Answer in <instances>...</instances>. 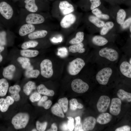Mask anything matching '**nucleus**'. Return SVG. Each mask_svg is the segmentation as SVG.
I'll return each mask as SVG.
<instances>
[{
    "label": "nucleus",
    "instance_id": "1",
    "mask_svg": "<svg viewBox=\"0 0 131 131\" xmlns=\"http://www.w3.org/2000/svg\"><path fill=\"white\" fill-rule=\"evenodd\" d=\"M120 56L118 50L112 47H105L93 51L92 57L93 63L102 66L116 64Z\"/></svg>",
    "mask_w": 131,
    "mask_h": 131
},
{
    "label": "nucleus",
    "instance_id": "2",
    "mask_svg": "<svg viewBox=\"0 0 131 131\" xmlns=\"http://www.w3.org/2000/svg\"><path fill=\"white\" fill-rule=\"evenodd\" d=\"M99 66V68L96 72L95 78L100 84L106 85L112 77L118 75L116 64Z\"/></svg>",
    "mask_w": 131,
    "mask_h": 131
},
{
    "label": "nucleus",
    "instance_id": "3",
    "mask_svg": "<svg viewBox=\"0 0 131 131\" xmlns=\"http://www.w3.org/2000/svg\"><path fill=\"white\" fill-rule=\"evenodd\" d=\"M29 119V115L26 113H20L12 118L11 123L15 129L24 128L27 124Z\"/></svg>",
    "mask_w": 131,
    "mask_h": 131
},
{
    "label": "nucleus",
    "instance_id": "4",
    "mask_svg": "<svg viewBox=\"0 0 131 131\" xmlns=\"http://www.w3.org/2000/svg\"><path fill=\"white\" fill-rule=\"evenodd\" d=\"M85 64L83 59L77 57L69 63L67 67L68 72L71 75H76L80 72Z\"/></svg>",
    "mask_w": 131,
    "mask_h": 131
},
{
    "label": "nucleus",
    "instance_id": "5",
    "mask_svg": "<svg viewBox=\"0 0 131 131\" xmlns=\"http://www.w3.org/2000/svg\"><path fill=\"white\" fill-rule=\"evenodd\" d=\"M126 56H123L120 59L117 67L119 74L127 78H131V64Z\"/></svg>",
    "mask_w": 131,
    "mask_h": 131
},
{
    "label": "nucleus",
    "instance_id": "6",
    "mask_svg": "<svg viewBox=\"0 0 131 131\" xmlns=\"http://www.w3.org/2000/svg\"><path fill=\"white\" fill-rule=\"evenodd\" d=\"M41 74L43 77L49 78L53 75V73L51 61L49 59H45L40 65Z\"/></svg>",
    "mask_w": 131,
    "mask_h": 131
},
{
    "label": "nucleus",
    "instance_id": "7",
    "mask_svg": "<svg viewBox=\"0 0 131 131\" xmlns=\"http://www.w3.org/2000/svg\"><path fill=\"white\" fill-rule=\"evenodd\" d=\"M72 90L75 92L79 93L85 92L89 89V86L86 82L80 79L74 80L71 83Z\"/></svg>",
    "mask_w": 131,
    "mask_h": 131
},
{
    "label": "nucleus",
    "instance_id": "8",
    "mask_svg": "<svg viewBox=\"0 0 131 131\" xmlns=\"http://www.w3.org/2000/svg\"><path fill=\"white\" fill-rule=\"evenodd\" d=\"M0 13L4 18L8 20L12 17L13 11L9 4L5 1H2L0 2Z\"/></svg>",
    "mask_w": 131,
    "mask_h": 131
},
{
    "label": "nucleus",
    "instance_id": "9",
    "mask_svg": "<svg viewBox=\"0 0 131 131\" xmlns=\"http://www.w3.org/2000/svg\"><path fill=\"white\" fill-rule=\"evenodd\" d=\"M110 102V99L108 96L102 95L99 98L97 104L99 112L104 113L107 110Z\"/></svg>",
    "mask_w": 131,
    "mask_h": 131
},
{
    "label": "nucleus",
    "instance_id": "10",
    "mask_svg": "<svg viewBox=\"0 0 131 131\" xmlns=\"http://www.w3.org/2000/svg\"><path fill=\"white\" fill-rule=\"evenodd\" d=\"M25 20L27 24H36L42 23L44 22L45 19L44 17L40 14L31 13L27 16Z\"/></svg>",
    "mask_w": 131,
    "mask_h": 131
},
{
    "label": "nucleus",
    "instance_id": "11",
    "mask_svg": "<svg viewBox=\"0 0 131 131\" xmlns=\"http://www.w3.org/2000/svg\"><path fill=\"white\" fill-rule=\"evenodd\" d=\"M121 100L119 98H112L110 107V113L114 115H118L121 111Z\"/></svg>",
    "mask_w": 131,
    "mask_h": 131
},
{
    "label": "nucleus",
    "instance_id": "12",
    "mask_svg": "<svg viewBox=\"0 0 131 131\" xmlns=\"http://www.w3.org/2000/svg\"><path fill=\"white\" fill-rule=\"evenodd\" d=\"M76 17L73 14L66 15L62 19L60 25L62 28H67L70 27L75 22Z\"/></svg>",
    "mask_w": 131,
    "mask_h": 131
},
{
    "label": "nucleus",
    "instance_id": "13",
    "mask_svg": "<svg viewBox=\"0 0 131 131\" xmlns=\"http://www.w3.org/2000/svg\"><path fill=\"white\" fill-rule=\"evenodd\" d=\"M59 7L61 12L64 15L70 14L74 10L73 5L66 1H60Z\"/></svg>",
    "mask_w": 131,
    "mask_h": 131
},
{
    "label": "nucleus",
    "instance_id": "14",
    "mask_svg": "<svg viewBox=\"0 0 131 131\" xmlns=\"http://www.w3.org/2000/svg\"><path fill=\"white\" fill-rule=\"evenodd\" d=\"M14 100L11 96H8L5 98L0 99V110L2 112H6L9 106L12 104Z\"/></svg>",
    "mask_w": 131,
    "mask_h": 131
},
{
    "label": "nucleus",
    "instance_id": "15",
    "mask_svg": "<svg viewBox=\"0 0 131 131\" xmlns=\"http://www.w3.org/2000/svg\"><path fill=\"white\" fill-rule=\"evenodd\" d=\"M96 122L95 118L90 116L85 118L83 123V129L84 131H89L93 130Z\"/></svg>",
    "mask_w": 131,
    "mask_h": 131
},
{
    "label": "nucleus",
    "instance_id": "16",
    "mask_svg": "<svg viewBox=\"0 0 131 131\" xmlns=\"http://www.w3.org/2000/svg\"><path fill=\"white\" fill-rule=\"evenodd\" d=\"M35 28L34 26L32 24H24L20 28L19 31V34L21 36H25L33 32Z\"/></svg>",
    "mask_w": 131,
    "mask_h": 131
},
{
    "label": "nucleus",
    "instance_id": "17",
    "mask_svg": "<svg viewBox=\"0 0 131 131\" xmlns=\"http://www.w3.org/2000/svg\"><path fill=\"white\" fill-rule=\"evenodd\" d=\"M16 70L15 66L12 65H10L4 68L3 70V76L6 79L11 80L13 78Z\"/></svg>",
    "mask_w": 131,
    "mask_h": 131
},
{
    "label": "nucleus",
    "instance_id": "18",
    "mask_svg": "<svg viewBox=\"0 0 131 131\" xmlns=\"http://www.w3.org/2000/svg\"><path fill=\"white\" fill-rule=\"evenodd\" d=\"M21 89L20 87L18 85H14L9 88V90L11 94V96L14 101H17L20 99V96L19 92Z\"/></svg>",
    "mask_w": 131,
    "mask_h": 131
},
{
    "label": "nucleus",
    "instance_id": "19",
    "mask_svg": "<svg viewBox=\"0 0 131 131\" xmlns=\"http://www.w3.org/2000/svg\"><path fill=\"white\" fill-rule=\"evenodd\" d=\"M84 44L82 42L74 44L69 47V51L73 53H83L85 52L86 50L84 48Z\"/></svg>",
    "mask_w": 131,
    "mask_h": 131
},
{
    "label": "nucleus",
    "instance_id": "20",
    "mask_svg": "<svg viewBox=\"0 0 131 131\" xmlns=\"http://www.w3.org/2000/svg\"><path fill=\"white\" fill-rule=\"evenodd\" d=\"M112 116L108 113H103L97 119V121L99 123L104 124L107 123L111 120Z\"/></svg>",
    "mask_w": 131,
    "mask_h": 131
},
{
    "label": "nucleus",
    "instance_id": "21",
    "mask_svg": "<svg viewBox=\"0 0 131 131\" xmlns=\"http://www.w3.org/2000/svg\"><path fill=\"white\" fill-rule=\"evenodd\" d=\"M92 41L94 45L98 46H104L108 42V40L106 38L99 35L94 36L92 38Z\"/></svg>",
    "mask_w": 131,
    "mask_h": 131
},
{
    "label": "nucleus",
    "instance_id": "22",
    "mask_svg": "<svg viewBox=\"0 0 131 131\" xmlns=\"http://www.w3.org/2000/svg\"><path fill=\"white\" fill-rule=\"evenodd\" d=\"M117 95L118 98L121 100L128 102L131 101V93L125 91L123 89H119L117 92Z\"/></svg>",
    "mask_w": 131,
    "mask_h": 131
},
{
    "label": "nucleus",
    "instance_id": "23",
    "mask_svg": "<svg viewBox=\"0 0 131 131\" xmlns=\"http://www.w3.org/2000/svg\"><path fill=\"white\" fill-rule=\"evenodd\" d=\"M37 89L38 92L40 94L50 96H53L54 94L53 90L47 89L43 84H41L38 86Z\"/></svg>",
    "mask_w": 131,
    "mask_h": 131
},
{
    "label": "nucleus",
    "instance_id": "24",
    "mask_svg": "<svg viewBox=\"0 0 131 131\" xmlns=\"http://www.w3.org/2000/svg\"><path fill=\"white\" fill-rule=\"evenodd\" d=\"M8 87V83L5 79H0V96L3 97L6 94Z\"/></svg>",
    "mask_w": 131,
    "mask_h": 131
},
{
    "label": "nucleus",
    "instance_id": "25",
    "mask_svg": "<svg viewBox=\"0 0 131 131\" xmlns=\"http://www.w3.org/2000/svg\"><path fill=\"white\" fill-rule=\"evenodd\" d=\"M25 8L28 11L35 12L38 10V7L36 4L35 0H25Z\"/></svg>",
    "mask_w": 131,
    "mask_h": 131
},
{
    "label": "nucleus",
    "instance_id": "26",
    "mask_svg": "<svg viewBox=\"0 0 131 131\" xmlns=\"http://www.w3.org/2000/svg\"><path fill=\"white\" fill-rule=\"evenodd\" d=\"M47 31L44 30L38 31L29 34L28 38L31 39H34L45 37L47 34Z\"/></svg>",
    "mask_w": 131,
    "mask_h": 131
},
{
    "label": "nucleus",
    "instance_id": "27",
    "mask_svg": "<svg viewBox=\"0 0 131 131\" xmlns=\"http://www.w3.org/2000/svg\"><path fill=\"white\" fill-rule=\"evenodd\" d=\"M33 68L31 65L26 69L25 75L27 78H37L40 74V71L38 70H33Z\"/></svg>",
    "mask_w": 131,
    "mask_h": 131
},
{
    "label": "nucleus",
    "instance_id": "28",
    "mask_svg": "<svg viewBox=\"0 0 131 131\" xmlns=\"http://www.w3.org/2000/svg\"><path fill=\"white\" fill-rule=\"evenodd\" d=\"M36 88V86L35 83L32 81H29L24 85L23 91L26 95H29L32 91L35 89Z\"/></svg>",
    "mask_w": 131,
    "mask_h": 131
},
{
    "label": "nucleus",
    "instance_id": "29",
    "mask_svg": "<svg viewBox=\"0 0 131 131\" xmlns=\"http://www.w3.org/2000/svg\"><path fill=\"white\" fill-rule=\"evenodd\" d=\"M51 110L53 114L61 118L65 117L62 109L58 103H55L51 107Z\"/></svg>",
    "mask_w": 131,
    "mask_h": 131
},
{
    "label": "nucleus",
    "instance_id": "30",
    "mask_svg": "<svg viewBox=\"0 0 131 131\" xmlns=\"http://www.w3.org/2000/svg\"><path fill=\"white\" fill-rule=\"evenodd\" d=\"M38 51L36 50L23 49L20 51V54L22 56L27 57H33L39 54Z\"/></svg>",
    "mask_w": 131,
    "mask_h": 131
},
{
    "label": "nucleus",
    "instance_id": "31",
    "mask_svg": "<svg viewBox=\"0 0 131 131\" xmlns=\"http://www.w3.org/2000/svg\"><path fill=\"white\" fill-rule=\"evenodd\" d=\"M84 33L82 32H79L76 34L75 37L69 42L70 44H74L82 42L84 39Z\"/></svg>",
    "mask_w": 131,
    "mask_h": 131
},
{
    "label": "nucleus",
    "instance_id": "32",
    "mask_svg": "<svg viewBox=\"0 0 131 131\" xmlns=\"http://www.w3.org/2000/svg\"><path fill=\"white\" fill-rule=\"evenodd\" d=\"M126 15V13L123 9L119 10L117 14L116 19L117 23L120 25H122L124 22Z\"/></svg>",
    "mask_w": 131,
    "mask_h": 131
},
{
    "label": "nucleus",
    "instance_id": "33",
    "mask_svg": "<svg viewBox=\"0 0 131 131\" xmlns=\"http://www.w3.org/2000/svg\"><path fill=\"white\" fill-rule=\"evenodd\" d=\"M70 109L73 111L76 110L77 108L82 109L83 106L81 104L78 102L76 98H73L71 99L69 101Z\"/></svg>",
    "mask_w": 131,
    "mask_h": 131
},
{
    "label": "nucleus",
    "instance_id": "34",
    "mask_svg": "<svg viewBox=\"0 0 131 131\" xmlns=\"http://www.w3.org/2000/svg\"><path fill=\"white\" fill-rule=\"evenodd\" d=\"M89 19L91 22L98 27H103L105 24L104 21L100 20L98 18L94 16H90Z\"/></svg>",
    "mask_w": 131,
    "mask_h": 131
},
{
    "label": "nucleus",
    "instance_id": "35",
    "mask_svg": "<svg viewBox=\"0 0 131 131\" xmlns=\"http://www.w3.org/2000/svg\"><path fill=\"white\" fill-rule=\"evenodd\" d=\"M68 100L66 97L59 99L58 103L64 113L66 112L68 109Z\"/></svg>",
    "mask_w": 131,
    "mask_h": 131
},
{
    "label": "nucleus",
    "instance_id": "36",
    "mask_svg": "<svg viewBox=\"0 0 131 131\" xmlns=\"http://www.w3.org/2000/svg\"><path fill=\"white\" fill-rule=\"evenodd\" d=\"M114 26V24L112 22L108 21L106 22L100 32V34L102 35H106Z\"/></svg>",
    "mask_w": 131,
    "mask_h": 131
},
{
    "label": "nucleus",
    "instance_id": "37",
    "mask_svg": "<svg viewBox=\"0 0 131 131\" xmlns=\"http://www.w3.org/2000/svg\"><path fill=\"white\" fill-rule=\"evenodd\" d=\"M38 44V42L35 41H28L23 43L21 45V48L23 49H26L30 48H34L36 47Z\"/></svg>",
    "mask_w": 131,
    "mask_h": 131
},
{
    "label": "nucleus",
    "instance_id": "38",
    "mask_svg": "<svg viewBox=\"0 0 131 131\" xmlns=\"http://www.w3.org/2000/svg\"><path fill=\"white\" fill-rule=\"evenodd\" d=\"M92 12L98 18L105 19H108L109 18V16L108 15L102 14L101 11L98 8L93 9L92 10Z\"/></svg>",
    "mask_w": 131,
    "mask_h": 131
},
{
    "label": "nucleus",
    "instance_id": "39",
    "mask_svg": "<svg viewBox=\"0 0 131 131\" xmlns=\"http://www.w3.org/2000/svg\"><path fill=\"white\" fill-rule=\"evenodd\" d=\"M75 123L74 128V131H84L83 129L82 125L81 122V118L80 116L76 117L75 118Z\"/></svg>",
    "mask_w": 131,
    "mask_h": 131
},
{
    "label": "nucleus",
    "instance_id": "40",
    "mask_svg": "<svg viewBox=\"0 0 131 131\" xmlns=\"http://www.w3.org/2000/svg\"><path fill=\"white\" fill-rule=\"evenodd\" d=\"M41 94L37 92H34L30 96L29 99L32 102L39 101L41 98Z\"/></svg>",
    "mask_w": 131,
    "mask_h": 131
},
{
    "label": "nucleus",
    "instance_id": "41",
    "mask_svg": "<svg viewBox=\"0 0 131 131\" xmlns=\"http://www.w3.org/2000/svg\"><path fill=\"white\" fill-rule=\"evenodd\" d=\"M47 125V123L45 122L41 123L39 121H37L36 123V126L37 130L39 131H45Z\"/></svg>",
    "mask_w": 131,
    "mask_h": 131
},
{
    "label": "nucleus",
    "instance_id": "42",
    "mask_svg": "<svg viewBox=\"0 0 131 131\" xmlns=\"http://www.w3.org/2000/svg\"><path fill=\"white\" fill-rule=\"evenodd\" d=\"M52 102L51 100H49L43 102L39 101L38 105L44 107L45 109H48L50 107L52 104Z\"/></svg>",
    "mask_w": 131,
    "mask_h": 131
},
{
    "label": "nucleus",
    "instance_id": "43",
    "mask_svg": "<svg viewBox=\"0 0 131 131\" xmlns=\"http://www.w3.org/2000/svg\"><path fill=\"white\" fill-rule=\"evenodd\" d=\"M68 120L67 122V126L70 131H73L74 128V119L71 117H67Z\"/></svg>",
    "mask_w": 131,
    "mask_h": 131
},
{
    "label": "nucleus",
    "instance_id": "44",
    "mask_svg": "<svg viewBox=\"0 0 131 131\" xmlns=\"http://www.w3.org/2000/svg\"><path fill=\"white\" fill-rule=\"evenodd\" d=\"M91 3L90 9L91 10L96 8L101 4L100 0H90Z\"/></svg>",
    "mask_w": 131,
    "mask_h": 131
},
{
    "label": "nucleus",
    "instance_id": "45",
    "mask_svg": "<svg viewBox=\"0 0 131 131\" xmlns=\"http://www.w3.org/2000/svg\"><path fill=\"white\" fill-rule=\"evenodd\" d=\"M131 128L128 125H125L117 128L115 130V131H130Z\"/></svg>",
    "mask_w": 131,
    "mask_h": 131
},
{
    "label": "nucleus",
    "instance_id": "46",
    "mask_svg": "<svg viewBox=\"0 0 131 131\" xmlns=\"http://www.w3.org/2000/svg\"><path fill=\"white\" fill-rule=\"evenodd\" d=\"M67 51L66 48H59L58 51V55L61 57L65 56L67 54Z\"/></svg>",
    "mask_w": 131,
    "mask_h": 131
},
{
    "label": "nucleus",
    "instance_id": "47",
    "mask_svg": "<svg viewBox=\"0 0 131 131\" xmlns=\"http://www.w3.org/2000/svg\"><path fill=\"white\" fill-rule=\"evenodd\" d=\"M18 61L21 65L25 62L29 61L30 60L28 58L26 57H19L17 59Z\"/></svg>",
    "mask_w": 131,
    "mask_h": 131
},
{
    "label": "nucleus",
    "instance_id": "48",
    "mask_svg": "<svg viewBox=\"0 0 131 131\" xmlns=\"http://www.w3.org/2000/svg\"><path fill=\"white\" fill-rule=\"evenodd\" d=\"M131 23V18L130 17L126 20L123 25L122 27L123 28L125 29L130 25Z\"/></svg>",
    "mask_w": 131,
    "mask_h": 131
},
{
    "label": "nucleus",
    "instance_id": "49",
    "mask_svg": "<svg viewBox=\"0 0 131 131\" xmlns=\"http://www.w3.org/2000/svg\"><path fill=\"white\" fill-rule=\"evenodd\" d=\"M21 65L23 68L26 69L29 68L31 66V63L29 61L25 62Z\"/></svg>",
    "mask_w": 131,
    "mask_h": 131
},
{
    "label": "nucleus",
    "instance_id": "50",
    "mask_svg": "<svg viewBox=\"0 0 131 131\" xmlns=\"http://www.w3.org/2000/svg\"><path fill=\"white\" fill-rule=\"evenodd\" d=\"M51 40L52 41L54 42H61L62 41V38L61 37H60L57 38L53 37L51 39Z\"/></svg>",
    "mask_w": 131,
    "mask_h": 131
},
{
    "label": "nucleus",
    "instance_id": "51",
    "mask_svg": "<svg viewBox=\"0 0 131 131\" xmlns=\"http://www.w3.org/2000/svg\"><path fill=\"white\" fill-rule=\"evenodd\" d=\"M60 128L63 131H67L68 130L67 124L65 123H63L60 126Z\"/></svg>",
    "mask_w": 131,
    "mask_h": 131
},
{
    "label": "nucleus",
    "instance_id": "52",
    "mask_svg": "<svg viewBox=\"0 0 131 131\" xmlns=\"http://www.w3.org/2000/svg\"><path fill=\"white\" fill-rule=\"evenodd\" d=\"M57 127L56 124L54 123H53L51 125V129L47 131H57Z\"/></svg>",
    "mask_w": 131,
    "mask_h": 131
},
{
    "label": "nucleus",
    "instance_id": "53",
    "mask_svg": "<svg viewBox=\"0 0 131 131\" xmlns=\"http://www.w3.org/2000/svg\"><path fill=\"white\" fill-rule=\"evenodd\" d=\"M48 97L46 96H43L40 100L39 101L41 102H43L45 101L46 100L48 99Z\"/></svg>",
    "mask_w": 131,
    "mask_h": 131
},
{
    "label": "nucleus",
    "instance_id": "54",
    "mask_svg": "<svg viewBox=\"0 0 131 131\" xmlns=\"http://www.w3.org/2000/svg\"><path fill=\"white\" fill-rule=\"evenodd\" d=\"M4 49V47L2 45L0 44V52L2 51Z\"/></svg>",
    "mask_w": 131,
    "mask_h": 131
},
{
    "label": "nucleus",
    "instance_id": "55",
    "mask_svg": "<svg viewBox=\"0 0 131 131\" xmlns=\"http://www.w3.org/2000/svg\"><path fill=\"white\" fill-rule=\"evenodd\" d=\"M2 59L3 57L0 54V63L2 61Z\"/></svg>",
    "mask_w": 131,
    "mask_h": 131
},
{
    "label": "nucleus",
    "instance_id": "56",
    "mask_svg": "<svg viewBox=\"0 0 131 131\" xmlns=\"http://www.w3.org/2000/svg\"><path fill=\"white\" fill-rule=\"evenodd\" d=\"M32 131H37V130L36 129H34L32 130Z\"/></svg>",
    "mask_w": 131,
    "mask_h": 131
},
{
    "label": "nucleus",
    "instance_id": "57",
    "mask_svg": "<svg viewBox=\"0 0 131 131\" xmlns=\"http://www.w3.org/2000/svg\"><path fill=\"white\" fill-rule=\"evenodd\" d=\"M130 32H131V26L130 25Z\"/></svg>",
    "mask_w": 131,
    "mask_h": 131
},
{
    "label": "nucleus",
    "instance_id": "58",
    "mask_svg": "<svg viewBox=\"0 0 131 131\" xmlns=\"http://www.w3.org/2000/svg\"></svg>",
    "mask_w": 131,
    "mask_h": 131
}]
</instances>
